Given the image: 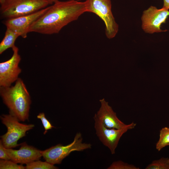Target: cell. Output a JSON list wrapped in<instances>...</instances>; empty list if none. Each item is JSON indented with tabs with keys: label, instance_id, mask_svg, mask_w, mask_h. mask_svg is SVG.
<instances>
[{
	"label": "cell",
	"instance_id": "obj_1",
	"mask_svg": "<svg viewBox=\"0 0 169 169\" xmlns=\"http://www.w3.org/2000/svg\"><path fill=\"white\" fill-rule=\"evenodd\" d=\"M84 2L76 0L57 1L30 27L28 33L44 34L58 33L64 26L77 20L86 12Z\"/></svg>",
	"mask_w": 169,
	"mask_h": 169
},
{
	"label": "cell",
	"instance_id": "obj_2",
	"mask_svg": "<svg viewBox=\"0 0 169 169\" xmlns=\"http://www.w3.org/2000/svg\"><path fill=\"white\" fill-rule=\"evenodd\" d=\"M0 95L3 102L9 110V113L19 121L28 120L30 95L22 80L18 78L13 86L0 87Z\"/></svg>",
	"mask_w": 169,
	"mask_h": 169
},
{
	"label": "cell",
	"instance_id": "obj_3",
	"mask_svg": "<svg viewBox=\"0 0 169 169\" xmlns=\"http://www.w3.org/2000/svg\"><path fill=\"white\" fill-rule=\"evenodd\" d=\"M52 4L50 0H6L1 5V16L7 19L25 16Z\"/></svg>",
	"mask_w": 169,
	"mask_h": 169
},
{
	"label": "cell",
	"instance_id": "obj_4",
	"mask_svg": "<svg viewBox=\"0 0 169 169\" xmlns=\"http://www.w3.org/2000/svg\"><path fill=\"white\" fill-rule=\"evenodd\" d=\"M85 2L86 12L94 13L104 22L107 38L110 39L115 37L119 26L112 13L111 0H86Z\"/></svg>",
	"mask_w": 169,
	"mask_h": 169
},
{
	"label": "cell",
	"instance_id": "obj_5",
	"mask_svg": "<svg viewBox=\"0 0 169 169\" xmlns=\"http://www.w3.org/2000/svg\"><path fill=\"white\" fill-rule=\"evenodd\" d=\"M91 146L90 143H83L82 134L78 132L70 144L66 146L59 144L41 151V153L46 161L54 165L60 164L62 160L72 152L81 151L90 149Z\"/></svg>",
	"mask_w": 169,
	"mask_h": 169
},
{
	"label": "cell",
	"instance_id": "obj_6",
	"mask_svg": "<svg viewBox=\"0 0 169 169\" xmlns=\"http://www.w3.org/2000/svg\"><path fill=\"white\" fill-rule=\"evenodd\" d=\"M0 119L7 128L6 133L0 136L1 140L6 148H12L19 146L17 143L18 141L25 136L26 132L34 126L33 124L20 123L16 117L9 113L2 115Z\"/></svg>",
	"mask_w": 169,
	"mask_h": 169
},
{
	"label": "cell",
	"instance_id": "obj_7",
	"mask_svg": "<svg viewBox=\"0 0 169 169\" xmlns=\"http://www.w3.org/2000/svg\"><path fill=\"white\" fill-rule=\"evenodd\" d=\"M94 120V127L97 136L103 144L109 148L112 154L115 153V149L122 135L136 125V123L132 122L120 129L109 128L100 122Z\"/></svg>",
	"mask_w": 169,
	"mask_h": 169
},
{
	"label": "cell",
	"instance_id": "obj_8",
	"mask_svg": "<svg viewBox=\"0 0 169 169\" xmlns=\"http://www.w3.org/2000/svg\"><path fill=\"white\" fill-rule=\"evenodd\" d=\"M168 16V9L163 8L158 9L151 6L143 13L141 18L142 29L146 33L150 34L166 31L162 30L161 26L165 22Z\"/></svg>",
	"mask_w": 169,
	"mask_h": 169
},
{
	"label": "cell",
	"instance_id": "obj_9",
	"mask_svg": "<svg viewBox=\"0 0 169 169\" xmlns=\"http://www.w3.org/2000/svg\"><path fill=\"white\" fill-rule=\"evenodd\" d=\"M13 54L8 60L0 63V86L7 87L18 78L21 69L18 66L21 59L18 54L19 49L15 45L12 48Z\"/></svg>",
	"mask_w": 169,
	"mask_h": 169
},
{
	"label": "cell",
	"instance_id": "obj_10",
	"mask_svg": "<svg viewBox=\"0 0 169 169\" xmlns=\"http://www.w3.org/2000/svg\"><path fill=\"white\" fill-rule=\"evenodd\" d=\"M49 7L31 14L6 19L4 21L3 23L6 28L18 34L20 36L26 38L30 27L47 11Z\"/></svg>",
	"mask_w": 169,
	"mask_h": 169
},
{
	"label": "cell",
	"instance_id": "obj_11",
	"mask_svg": "<svg viewBox=\"0 0 169 169\" xmlns=\"http://www.w3.org/2000/svg\"><path fill=\"white\" fill-rule=\"evenodd\" d=\"M21 144L18 150L5 148L10 160L17 164H26L39 160L42 156L41 151L28 145L25 143Z\"/></svg>",
	"mask_w": 169,
	"mask_h": 169
},
{
	"label": "cell",
	"instance_id": "obj_12",
	"mask_svg": "<svg viewBox=\"0 0 169 169\" xmlns=\"http://www.w3.org/2000/svg\"><path fill=\"white\" fill-rule=\"evenodd\" d=\"M100 101L101 106L94 117V120L100 122L109 128L120 129L127 125L118 118L116 113L104 99L100 100Z\"/></svg>",
	"mask_w": 169,
	"mask_h": 169
},
{
	"label": "cell",
	"instance_id": "obj_13",
	"mask_svg": "<svg viewBox=\"0 0 169 169\" xmlns=\"http://www.w3.org/2000/svg\"><path fill=\"white\" fill-rule=\"evenodd\" d=\"M19 35L9 28H7L5 35L0 43V54L9 48H12Z\"/></svg>",
	"mask_w": 169,
	"mask_h": 169
},
{
	"label": "cell",
	"instance_id": "obj_14",
	"mask_svg": "<svg viewBox=\"0 0 169 169\" xmlns=\"http://www.w3.org/2000/svg\"><path fill=\"white\" fill-rule=\"evenodd\" d=\"M167 146H169V128L165 127L160 131L159 139L156 144V148L160 151Z\"/></svg>",
	"mask_w": 169,
	"mask_h": 169
},
{
	"label": "cell",
	"instance_id": "obj_15",
	"mask_svg": "<svg viewBox=\"0 0 169 169\" xmlns=\"http://www.w3.org/2000/svg\"><path fill=\"white\" fill-rule=\"evenodd\" d=\"M26 169H56L57 167L48 162L39 160L35 161L26 164Z\"/></svg>",
	"mask_w": 169,
	"mask_h": 169
},
{
	"label": "cell",
	"instance_id": "obj_16",
	"mask_svg": "<svg viewBox=\"0 0 169 169\" xmlns=\"http://www.w3.org/2000/svg\"><path fill=\"white\" fill-rule=\"evenodd\" d=\"M146 169H169V158L162 157L155 160L148 165Z\"/></svg>",
	"mask_w": 169,
	"mask_h": 169
},
{
	"label": "cell",
	"instance_id": "obj_17",
	"mask_svg": "<svg viewBox=\"0 0 169 169\" xmlns=\"http://www.w3.org/2000/svg\"><path fill=\"white\" fill-rule=\"evenodd\" d=\"M108 169H139L135 166L119 160L113 162L108 167Z\"/></svg>",
	"mask_w": 169,
	"mask_h": 169
},
{
	"label": "cell",
	"instance_id": "obj_18",
	"mask_svg": "<svg viewBox=\"0 0 169 169\" xmlns=\"http://www.w3.org/2000/svg\"><path fill=\"white\" fill-rule=\"evenodd\" d=\"M0 169H25V166L22 164L18 165L11 160H0Z\"/></svg>",
	"mask_w": 169,
	"mask_h": 169
},
{
	"label": "cell",
	"instance_id": "obj_19",
	"mask_svg": "<svg viewBox=\"0 0 169 169\" xmlns=\"http://www.w3.org/2000/svg\"><path fill=\"white\" fill-rule=\"evenodd\" d=\"M37 118L40 119L44 129V134H45L47 132L48 130L52 129L54 127L50 122L46 118L45 114L43 112L40 113L37 116Z\"/></svg>",
	"mask_w": 169,
	"mask_h": 169
},
{
	"label": "cell",
	"instance_id": "obj_20",
	"mask_svg": "<svg viewBox=\"0 0 169 169\" xmlns=\"http://www.w3.org/2000/svg\"><path fill=\"white\" fill-rule=\"evenodd\" d=\"M0 158L4 160H10L5 150V148L3 146L1 140L0 141Z\"/></svg>",
	"mask_w": 169,
	"mask_h": 169
},
{
	"label": "cell",
	"instance_id": "obj_21",
	"mask_svg": "<svg viewBox=\"0 0 169 169\" xmlns=\"http://www.w3.org/2000/svg\"><path fill=\"white\" fill-rule=\"evenodd\" d=\"M164 4L162 8L169 9V0H163Z\"/></svg>",
	"mask_w": 169,
	"mask_h": 169
},
{
	"label": "cell",
	"instance_id": "obj_22",
	"mask_svg": "<svg viewBox=\"0 0 169 169\" xmlns=\"http://www.w3.org/2000/svg\"><path fill=\"white\" fill-rule=\"evenodd\" d=\"M6 0H0L1 5L3 4L5 1Z\"/></svg>",
	"mask_w": 169,
	"mask_h": 169
},
{
	"label": "cell",
	"instance_id": "obj_23",
	"mask_svg": "<svg viewBox=\"0 0 169 169\" xmlns=\"http://www.w3.org/2000/svg\"><path fill=\"white\" fill-rule=\"evenodd\" d=\"M58 0H50V1L51 2V3H54V2H55L58 1ZM77 0V1H80V0Z\"/></svg>",
	"mask_w": 169,
	"mask_h": 169
}]
</instances>
